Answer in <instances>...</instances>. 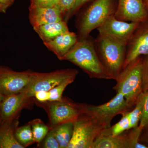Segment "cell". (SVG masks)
Masks as SVG:
<instances>
[{"mask_svg": "<svg viewBox=\"0 0 148 148\" xmlns=\"http://www.w3.org/2000/svg\"><path fill=\"white\" fill-rule=\"evenodd\" d=\"M129 111L125 112L122 114L121 119L113 126L107 128V130L109 133L113 135L116 136L121 134L130 129L129 119Z\"/></svg>", "mask_w": 148, "mask_h": 148, "instance_id": "7402d4cb", "label": "cell"}, {"mask_svg": "<svg viewBox=\"0 0 148 148\" xmlns=\"http://www.w3.org/2000/svg\"><path fill=\"white\" fill-rule=\"evenodd\" d=\"M143 58H136L122 69L115 80L116 84L113 87L116 92L124 96L127 106L132 109L135 107L143 90Z\"/></svg>", "mask_w": 148, "mask_h": 148, "instance_id": "7a4b0ae2", "label": "cell"}, {"mask_svg": "<svg viewBox=\"0 0 148 148\" xmlns=\"http://www.w3.org/2000/svg\"><path fill=\"white\" fill-rule=\"evenodd\" d=\"M138 127L142 131L148 127V90L143 92L142 115Z\"/></svg>", "mask_w": 148, "mask_h": 148, "instance_id": "d4e9b609", "label": "cell"}, {"mask_svg": "<svg viewBox=\"0 0 148 148\" xmlns=\"http://www.w3.org/2000/svg\"><path fill=\"white\" fill-rule=\"evenodd\" d=\"M142 55L148 56V19L140 22L128 40L123 69Z\"/></svg>", "mask_w": 148, "mask_h": 148, "instance_id": "7c38bea8", "label": "cell"}, {"mask_svg": "<svg viewBox=\"0 0 148 148\" xmlns=\"http://www.w3.org/2000/svg\"><path fill=\"white\" fill-rule=\"evenodd\" d=\"M59 0H31L30 7L40 8H58Z\"/></svg>", "mask_w": 148, "mask_h": 148, "instance_id": "4316f807", "label": "cell"}, {"mask_svg": "<svg viewBox=\"0 0 148 148\" xmlns=\"http://www.w3.org/2000/svg\"><path fill=\"white\" fill-rule=\"evenodd\" d=\"M34 98L36 102L38 103H44L49 101V91H38L35 92Z\"/></svg>", "mask_w": 148, "mask_h": 148, "instance_id": "4dcf8cb0", "label": "cell"}, {"mask_svg": "<svg viewBox=\"0 0 148 148\" xmlns=\"http://www.w3.org/2000/svg\"><path fill=\"white\" fill-rule=\"evenodd\" d=\"M32 72H16L0 66V92L6 96L24 92L29 84Z\"/></svg>", "mask_w": 148, "mask_h": 148, "instance_id": "30bf717a", "label": "cell"}, {"mask_svg": "<svg viewBox=\"0 0 148 148\" xmlns=\"http://www.w3.org/2000/svg\"><path fill=\"white\" fill-rule=\"evenodd\" d=\"M142 76L143 90L144 92L148 90V56H146V57L143 58Z\"/></svg>", "mask_w": 148, "mask_h": 148, "instance_id": "f1b7e54d", "label": "cell"}, {"mask_svg": "<svg viewBox=\"0 0 148 148\" xmlns=\"http://www.w3.org/2000/svg\"><path fill=\"white\" fill-rule=\"evenodd\" d=\"M143 130H145V132L144 134H143V136H142V138H140V139H143V144L146 145L148 147V127Z\"/></svg>", "mask_w": 148, "mask_h": 148, "instance_id": "d6a6232c", "label": "cell"}, {"mask_svg": "<svg viewBox=\"0 0 148 148\" xmlns=\"http://www.w3.org/2000/svg\"><path fill=\"white\" fill-rule=\"evenodd\" d=\"M114 16L127 22H140L148 19L143 0H118Z\"/></svg>", "mask_w": 148, "mask_h": 148, "instance_id": "5bb4252c", "label": "cell"}, {"mask_svg": "<svg viewBox=\"0 0 148 148\" xmlns=\"http://www.w3.org/2000/svg\"><path fill=\"white\" fill-rule=\"evenodd\" d=\"M34 29L43 42L50 41L69 31L67 22L64 20L34 27Z\"/></svg>", "mask_w": 148, "mask_h": 148, "instance_id": "e0dca14e", "label": "cell"}, {"mask_svg": "<svg viewBox=\"0 0 148 148\" xmlns=\"http://www.w3.org/2000/svg\"><path fill=\"white\" fill-rule=\"evenodd\" d=\"M60 148H67L73 133V122L64 123L52 127Z\"/></svg>", "mask_w": 148, "mask_h": 148, "instance_id": "d6986e66", "label": "cell"}, {"mask_svg": "<svg viewBox=\"0 0 148 148\" xmlns=\"http://www.w3.org/2000/svg\"><path fill=\"white\" fill-rule=\"evenodd\" d=\"M75 0H59L58 8L64 16L73 5Z\"/></svg>", "mask_w": 148, "mask_h": 148, "instance_id": "f546056e", "label": "cell"}, {"mask_svg": "<svg viewBox=\"0 0 148 148\" xmlns=\"http://www.w3.org/2000/svg\"><path fill=\"white\" fill-rule=\"evenodd\" d=\"M143 1L144 4H145L146 10H147V13L148 18V0H143Z\"/></svg>", "mask_w": 148, "mask_h": 148, "instance_id": "836d02e7", "label": "cell"}, {"mask_svg": "<svg viewBox=\"0 0 148 148\" xmlns=\"http://www.w3.org/2000/svg\"><path fill=\"white\" fill-rule=\"evenodd\" d=\"M75 79H71L65 81L49 90V101H61L63 99V93L66 87L73 83Z\"/></svg>", "mask_w": 148, "mask_h": 148, "instance_id": "cb8c5ba5", "label": "cell"}, {"mask_svg": "<svg viewBox=\"0 0 148 148\" xmlns=\"http://www.w3.org/2000/svg\"><path fill=\"white\" fill-rule=\"evenodd\" d=\"M73 133L67 148H92L93 143L108 127L92 116L83 114L73 122Z\"/></svg>", "mask_w": 148, "mask_h": 148, "instance_id": "5b68a950", "label": "cell"}, {"mask_svg": "<svg viewBox=\"0 0 148 148\" xmlns=\"http://www.w3.org/2000/svg\"><path fill=\"white\" fill-rule=\"evenodd\" d=\"M58 8L29 7V18L33 27L63 20Z\"/></svg>", "mask_w": 148, "mask_h": 148, "instance_id": "2e32d148", "label": "cell"}, {"mask_svg": "<svg viewBox=\"0 0 148 148\" xmlns=\"http://www.w3.org/2000/svg\"><path fill=\"white\" fill-rule=\"evenodd\" d=\"M117 5L114 0H95L84 12L78 24L79 40L89 37L90 33L109 16L114 15Z\"/></svg>", "mask_w": 148, "mask_h": 148, "instance_id": "277c9868", "label": "cell"}, {"mask_svg": "<svg viewBox=\"0 0 148 148\" xmlns=\"http://www.w3.org/2000/svg\"><path fill=\"white\" fill-rule=\"evenodd\" d=\"M78 40V36L75 33L69 31L44 44L49 50L55 53L59 60H63L64 56Z\"/></svg>", "mask_w": 148, "mask_h": 148, "instance_id": "9a60e30c", "label": "cell"}, {"mask_svg": "<svg viewBox=\"0 0 148 148\" xmlns=\"http://www.w3.org/2000/svg\"><path fill=\"white\" fill-rule=\"evenodd\" d=\"M31 123L35 143L39 144L49 132L50 127L40 119L35 120Z\"/></svg>", "mask_w": 148, "mask_h": 148, "instance_id": "44dd1931", "label": "cell"}, {"mask_svg": "<svg viewBox=\"0 0 148 148\" xmlns=\"http://www.w3.org/2000/svg\"><path fill=\"white\" fill-rule=\"evenodd\" d=\"M143 93V92L139 97L134 109L131 112H129L130 129L138 127L139 125L142 115Z\"/></svg>", "mask_w": 148, "mask_h": 148, "instance_id": "603a6c76", "label": "cell"}, {"mask_svg": "<svg viewBox=\"0 0 148 148\" xmlns=\"http://www.w3.org/2000/svg\"><path fill=\"white\" fill-rule=\"evenodd\" d=\"M4 97V95H3L0 92V102L2 101Z\"/></svg>", "mask_w": 148, "mask_h": 148, "instance_id": "e575fe53", "label": "cell"}, {"mask_svg": "<svg viewBox=\"0 0 148 148\" xmlns=\"http://www.w3.org/2000/svg\"><path fill=\"white\" fill-rule=\"evenodd\" d=\"M38 144H40L41 147L42 148H60V146L54 135L53 130L51 128L49 132L43 140Z\"/></svg>", "mask_w": 148, "mask_h": 148, "instance_id": "484cf974", "label": "cell"}, {"mask_svg": "<svg viewBox=\"0 0 148 148\" xmlns=\"http://www.w3.org/2000/svg\"><path fill=\"white\" fill-rule=\"evenodd\" d=\"M142 132L137 127L113 136L106 129L96 138L92 148H148L140 142Z\"/></svg>", "mask_w": 148, "mask_h": 148, "instance_id": "9c48e42d", "label": "cell"}, {"mask_svg": "<svg viewBox=\"0 0 148 148\" xmlns=\"http://www.w3.org/2000/svg\"><path fill=\"white\" fill-rule=\"evenodd\" d=\"M90 1L91 0H75L72 8L65 14V19L64 20L67 22L83 6Z\"/></svg>", "mask_w": 148, "mask_h": 148, "instance_id": "83f0119b", "label": "cell"}, {"mask_svg": "<svg viewBox=\"0 0 148 148\" xmlns=\"http://www.w3.org/2000/svg\"><path fill=\"white\" fill-rule=\"evenodd\" d=\"M15 137L18 143L24 148L35 143L31 122L15 129Z\"/></svg>", "mask_w": 148, "mask_h": 148, "instance_id": "ffe728a7", "label": "cell"}, {"mask_svg": "<svg viewBox=\"0 0 148 148\" xmlns=\"http://www.w3.org/2000/svg\"><path fill=\"white\" fill-rule=\"evenodd\" d=\"M34 101V98H29L24 91L4 96L0 102L1 124L18 119L21 110Z\"/></svg>", "mask_w": 148, "mask_h": 148, "instance_id": "4fadbf2b", "label": "cell"}, {"mask_svg": "<svg viewBox=\"0 0 148 148\" xmlns=\"http://www.w3.org/2000/svg\"><path fill=\"white\" fill-rule=\"evenodd\" d=\"M18 119L10 122L1 123L0 125V148H24L15 137V129Z\"/></svg>", "mask_w": 148, "mask_h": 148, "instance_id": "ac0fdd59", "label": "cell"}, {"mask_svg": "<svg viewBox=\"0 0 148 148\" xmlns=\"http://www.w3.org/2000/svg\"><path fill=\"white\" fill-rule=\"evenodd\" d=\"M81 104L83 114L98 120L108 128L111 127V121L115 116L131 110L127 106L124 96L120 92H117L110 101L100 106Z\"/></svg>", "mask_w": 148, "mask_h": 148, "instance_id": "ba28073f", "label": "cell"}, {"mask_svg": "<svg viewBox=\"0 0 148 148\" xmlns=\"http://www.w3.org/2000/svg\"><path fill=\"white\" fill-rule=\"evenodd\" d=\"M94 42L101 63L112 79H116L124 64L126 46L99 34Z\"/></svg>", "mask_w": 148, "mask_h": 148, "instance_id": "3957f363", "label": "cell"}, {"mask_svg": "<svg viewBox=\"0 0 148 148\" xmlns=\"http://www.w3.org/2000/svg\"><path fill=\"white\" fill-rule=\"evenodd\" d=\"M36 103L47 112L50 128L64 123L73 122L83 114L81 104L64 97L61 101Z\"/></svg>", "mask_w": 148, "mask_h": 148, "instance_id": "52a82bcc", "label": "cell"}, {"mask_svg": "<svg viewBox=\"0 0 148 148\" xmlns=\"http://www.w3.org/2000/svg\"><path fill=\"white\" fill-rule=\"evenodd\" d=\"M79 67L92 78L112 79L100 61L94 41L89 37L78 40L63 58Z\"/></svg>", "mask_w": 148, "mask_h": 148, "instance_id": "6da1fadb", "label": "cell"}, {"mask_svg": "<svg viewBox=\"0 0 148 148\" xmlns=\"http://www.w3.org/2000/svg\"><path fill=\"white\" fill-rule=\"evenodd\" d=\"M139 23L118 20L114 14L108 17L97 29L99 34L108 36L126 46Z\"/></svg>", "mask_w": 148, "mask_h": 148, "instance_id": "8fae6325", "label": "cell"}, {"mask_svg": "<svg viewBox=\"0 0 148 148\" xmlns=\"http://www.w3.org/2000/svg\"><path fill=\"white\" fill-rule=\"evenodd\" d=\"M0 125H1V121H0Z\"/></svg>", "mask_w": 148, "mask_h": 148, "instance_id": "8d00e7d4", "label": "cell"}, {"mask_svg": "<svg viewBox=\"0 0 148 148\" xmlns=\"http://www.w3.org/2000/svg\"><path fill=\"white\" fill-rule=\"evenodd\" d=\"M14 0H0V4L2 7V12H5L9 7L13 3Z\"/></svg>", "mask_w": 148, "mask_h": 148, "instance_id": "1f68e13d", "label": "cell"}, {"mask_svg": "<svg viewBox=\"0 0 148 148\" xmlns=\"http://www.w3.org/2000/svg\"><path fill=\"white\" fill-rule=\"evenodd\" d=\"M0 12H2V7L1 4H0Z\"/></svg>", "mask_w": 148, "mask_h": 148, "instance_id": "d590c367", "label": "cell"}, {"mask_svg": "<svg viewBox=\"0 0 148 148\" xmlns=\"http://www.w3.org/2000/svg\"><path fill=\"white\" fill-rule=\"evenodd\" d=\"M79 72L74 69L58 70L48 73L32 72L30 82L24 92L29 98H34L35 92L49 91L56 86L69 79H75Z\"/></svg>", "mask_w": 148, "mask_h": 148, "instance_id": "8992f818", "label": "cell"}]
</instances>
